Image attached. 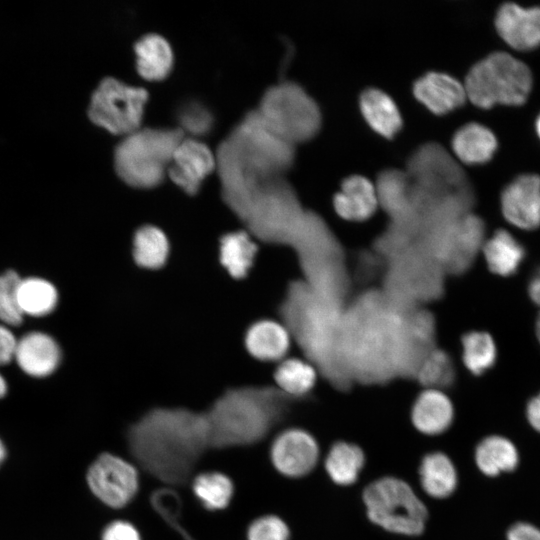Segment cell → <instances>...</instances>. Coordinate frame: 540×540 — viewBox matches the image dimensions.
Wrapping results in <instances>:
<instances>
[{"mask_svg":"<svg viewBox=\"0 0 540 540\" xmlns=\"http://www.w3.org/2000/svg\"><path fill=\"white\" fill-rule=\"evenodd\" d=\"M210 449L205 410L182 405L146 409L124 432L123 457L159 485L187 488Z\"/></svg>","mask_w":540,"mask_h":540,"instance_id":"cell-1","label":"cell"},{"mask_svg":"<svg viewBox=\"0 0 540 540\" xmlns=\"http://www.w3.org/2000/svg\"><path fill=\"white\" fill-rule=\"evenodd\" d=\"M216 171L225 205L239 218L254 191L284 176L295 160V145L272 131L251 110L219 144Z\"/></svg>","mask_w":540,"mask_h":540,"instance_id":"cell-2","label":"cell"},{"mask_svg":"<svg viewBox=\"0 0 540 540\" xmlns=\"http://www.w3.org/2000/svg\"><path fill=\"white\" fill-rule=\"evenodd\" d=\"M293 400L275 386L241 385L225 389L205 413L210 449L246 447L269 441Z\"/></svg>","mask_w":540,"mask_h":540,"instance_id":"cell-3","label":"cell"},{"mask_svg":"<svg viewBox=\"0 0 540 540\" xmlns=\"http://www.w3.org/2000/svg\"><path fill=\"white\" fill-rule=\"evenodd\" d=\"M183 137L177 127H140L124 136L114 150L117 175L134 188L149 189L161 184Z\"/></svg>","mask_w":540,"mask_h":540,"instance_id":"cell-4","label":"cell"},{"mask_svg":"<svg viewBox=\"0 0 540 540\" xmlns=\"http://www.w3.org/2000/svg\"><path fill=\"white\" fill-rule=\"evenodd\" d=\"M361 501L368 521L388 534L417 537L425 530L428 506L404 479L387 475L369 482Z\"/></svg>","mask_w":540,"mask_h":540,"instance_id":"cell-5","label":"cell"},{"mask_svg":"<svg viewBox=\"0 0 540 540\" xmlns=\"http://www.w3.org/2000/svg\"><path fill=\"white\" fill-rule=\"evenodd\" d=\"M532 85L529 67L503 51L493 52L475 63L464 82L467 99L482 109L496 105L521 106L527 101Z\"/></svg>","mask_w":540,"mask_h":540,"instance_id":"cell-6","label":"cell"},{"mask_svg":"<svg viewBox=\"0 0 540 540\" xmlns=\"http://www.w3.org/2000/svg\"><path fill=\"white\" fill-rule=\"evenodd\" d=\"M305 210L292 185L278 176L262 183L238 218L256 240L290 243Z\"/></svg>","mask_w":540,"mask_h":540,"instance_id":"cell-7","label":"cell"},{"mask_svg":"<svg viewBox=\"0 0 540 540\" xmlns=\"http://www.w3.org/2000/svg\"><path fill=\"white\" fill-rule=\"evenodd\" d=\"M255 111L272 131L293 145L312 139L322 124L317 102L290 80L267 88Z\"/></svg>","mask_w":540,"mask_h":540,"instance_id":"cell-8","label":"cell"},{"mask_svg":"<svg viewBox=\"0 0 540 540\" xmlns=\"http://www.w3.org/2000/svg\"><path fill=\"white\" fill-rule=\"evenodd\" d=\"M147 100L143 87L106 77L91 95L88 117L98 127L124 137L142 127Z\"/></svg>","mask_w":540,"mask_h":540,"instance_id":"cell-9","label":"cell"},{"mask_svg":"<svg viewBox=\"0 0 540 540\" xmlns=\"http://www.w3.org/2000/svg\"><path fill=\"white\" fill-rule=\"evenodd\" d=\"M85 483L100 505L120 512L139 492L140 471L128 459L102 451L89 463L85 472Z\"/></svg>","mask_w":540,"mask_h":540,"instance_id":"cell-10","label":"cell"},{"mask_svg":"<svg viewBox=\"0 0 540 540\" xmlns=\"http://www.w3.org/2000/svg\"><path fill=\"white\" fill-rule=\"evenodd\" d=\"M404 171L414 186L435 195L470 185L460 163L437 142L418 146L408 157Z\"/></svg>","mask_w":540,"mask_h":540,"instance_id":"cell-11","label":"cell"},{"mask_svg":"<svg viewBox=\"0 0 540 540\" xmlns=\"http://www.w3.org/2000/svg\"><path fill=\"white\" fill-rule=\"evenodd\" d=\"M268 454L272 467L279 475L288 479H302L318 466L320 445L309 430L289 426L272 436Z\"/></svg>","mask_w":540,"mask_h":540,"instance_id":"cell-12","label":"cell"},{"mask_svg":"<svg viewBox=\"0 0 540 540\" xmlns=\"http://www.w3.org/2000/svg\"><path fill=\"white\" fill-rule=\"evenodd\" d=\"M214 170L215 152L200 139L184 136L174 151L167 176L185 193L193 196Z\"/></svg>","mask_w":540,"mask_h":540,"instance_id":"cell-13","label":"cell"},{"mask_svg":"<svg viewBox=\"0 0 540 540\" xmlns=\"http://www.w3.org/2000/svg\"><path fill=\"white\" fill-rule=\"evenodd\" d=\"M501 211L504 218L517 228L534 230L540 226V176L522 174L502 191Z\"/></svg>","mask_w":540,"mask_h":540,"instance_id":"cell-14","label":"cell"},{"mask_svg":"<svg viewBox=\"0 0 540 540\" xmlns=\"http://www.w3.org/2000/svg\"><path fill=\"white\" fill-rule=\"evenodd\" d=\"M495 28L502 40L517 51L540 47V6L502 4L495 15Z\"/></svg>","mask_w":540,"mask_h":540,"instance_id":"cell-15","label":"cell"},{"mask_svg":"<svg viewBox=\"0 0 540 540\" xmlns=\"http://www.w3.org/2000/svg\"><path fill=\"white\" fill-rule=\"evenodd\" d=\"M455 408L451 398L441 389L424 388L410 409V421L416 432L428 437L439 436L454 422Z\"/></svg>","mask_w":540,"mask_h":540,"instance_id":"cell-16","label":"cell"},{"mask_svg":"<svg viewBox=\"0 0 540 540\" xmlns=\"http://www.w3.org/2000/svg\"><path fill=\"white\" fill-rule=\"evenodd\" d=\"M14 360L25 374L43 378L58 368L61 349L51 335L42 331H30L18 338Z\"/></svg>","mask_w":540,"mask_h":540,"instance_id":"cell-17","label":"cell"},{"mask_svg":"<svg viewBox=\"0 0 540 540\" xmlns=\"http://www.w3.org/2000/svg\"><path fill=\"white\" fill-rule=\"evenodd\" d=\"M413 94L431 112L438 115L462 106L467 99L463 83L449 74L435 71L415 80Z\"/></svg>","mask_w":540,"mask_h":540,"instance_id":"cell-18","label":"cell"},{"mask_svg":"<svg viewBox=\"0 0 540 540\" xmlns=\"http://www.w3.org/2000/svg\"><path fill=\"white\" fill-rule=\"evenodd\" d=\"M378 206L375 185L361 175L346 177L333 197L336 214L346 221H365L373 216Z\"/></svg>","mask_w":540,"mask_h":540,"instance_id":"cell-19","label":"cell"},{"mask_svg":"<svg viewBox=\"0 0 540 540\" xmlns=\"http://www.w3.org/2000/svg\"><path fill=\"white\" fill-rule=\"evenodd\" d=\"M292 335L287 326L273 319H261L246 330L244 344L248 353L257 360L280 362L287 357Z\"/></svg>","mask_w":540,"mask_h":540,"instance_id":"cell-20","label":"cell"},{"mask_svg":"<svg viewBox=\"0 0 540 540\" xmlns=\"http://www.w3.org/2000/svg\"><path fill=\"white\" fill-rule=\"evenodd\" d=\"M378 203L391 214L395 221L419 215L412 197L410 180L404 170L384 169L376 179Z\"/></svg>","mask_w":540,"mask_h":540,"instance_id":"cell-21","label":"cell"},{"mask_svg":"<svg viewBox=\"0 0 540 540\" xmlns=\"http://www.w3.org/2000/svg\"><path fill=\"white\" fill-rule=\"evenodd\" d=\"M421 489L435 500L451 497L458 487V472L451 458L442 451H431L423 455L418 466Z\"/></svg>","mask_w":540,"mask_h":540,"instance_id":"cell-22","label":"cell"},{"mask_svg":"<svg viewBox=\"0 0 540 540\" xmlns=\"http://www.w3.org/2000/svg\"><path fill=\"white\" fill-rule=\"evenodd\" d=\"M138 74L148 81L165 79L174 65V54L169 42L157 33H148L134 44Z\"/></svg>","mask_w":540,"mask_h":540,"instance_id":"cell-23","label":"cell"},{"mask_svg":"<svg viewBox=\"0 0 540 540\" xmlns=\"http://www.w3.org/2000/svg\"><path fill=\"white\" fill-rule=\"evenodd\" d=\"M365 465L366 455L362 447L347 440L332 443L323 462L328 479L342 488L354 485Z\"/></svg>","mask_w":540,"mask_h":540,"instance_id":"cell-24","label":"cell"},{"mask_svg":"<svg viewBox=\"0 0 540 540\" xmlns=\"http://www.w3.org/2000/svg\"><path fill=\"white\" fill-rule=\"evenodd\" d=\"M451 143L459 161L468 165L487 163L498 147L497 138L491 129L477 122L461 126L454 133Z\"/></svg>","mask_w":540,"mask_h":540,"instance_id":"cell-25","label":"cell"},{"mask_svg":"<svg viewBox=\"0 0 540 540\" xmlns=\"http://www.w3.org/2000/svg\"><path fill=\"white\" fill-rule=\"evenodd\" d=\"M359 107L369 126L385 138H393L402 127V117L396 103L378 88L363 90L359 96Z\"/></svg>","mask_w":540,"mask_h":540,"instance_id":"cell-26","label":"cell"},{"mask_svg":"<svg viewBox=\"0 0 540 540\" xmlns=\"http://www.w3.org/2000/svg\"><path fill=\"white\" fill-rule=\"evenodd\" d=\"M254 240L245 229L225 233L219 239V261L232 278H246L253 267L258 252Z\"/></svg>","mask_w":540,"mask_h":540,"instance_id":"cell-27","label":"cell"},{"mask_svg":"<svg viewBox=\"0 0 540 540\" xmlns=\"http://www.w3.org/2000/svg\"><path fill=\"white\" fill-rule=\"evenodd\" d=\"M273 379L275 387L294 400L307 396L315 388L318 372L311 361L286 357L277 363Z\"/></svg>","mask_w":540,"mask_h":540,"instance_id":"cell-28","label":"cell"},{"mask_svg":"<svg viewBox=\"0 0 540 540\" xmlns=\"http://www.w3.org/2000/svg\"><path fill=\"white\" fill-rule=\"evenodd\" d=\"M483 256L489 270L499 276L517 272L525 257L524 247L508 231L500 229L482 245Z\"/></svg>","mask_w":540,"mask_h":540,"instance_id":"cell-29","label":"cell"},{"mask_svg":"<svg viewBox=\"0 0 540 540\" xmlns=\"http://www.w3.org/2000/svg\"><path fill=\"white\" fill-rule=\"evenodd\" d=\"M189 488L200 505L211 512L225 510L234 495V484L230 477L213 470L197 472Z\"/></svg>","mask_w":540,"mask_h":540,"instance_id":"cell-30","label":"cell"},{"mask_svg":"<svg viewBox=\"0 0 540 540\" xmlns=\"http://www.w3.org/2000/svg\"><path fill=\"white\" fill-rule=\"evenodd\" d=\"M474 458L478 469L489 477L512 471L519 462L515 445L499 435L483 438L476 446Z\"/></svg>","mask_w":540,"mask_h":540,"instance_id":"cell-31","label":"cell"},{"mask_svg":"<svg viewBox=\"0 0 540 540\" xmlns=\"http://www.w3.org/2000/svg\"><path fill=\"white\" fill-rule=\"evenodd\" d=\"M58 299L57 288L44 278L31 276L19 281L17 301L23 316H47L55 310Z\"/></svg>","mask_w":540,"mask_h":540,"instance_id":"cell-32","label":"cell"},{"mask_svg":"<svg viewBox=\"0 0 540 540\" xmlns=\"http://www.w3.org/2000/svg\"><path fill=\"white\" fill-rule=\"evenodd\" d=\"M170 244L166 234L157 226L143 225L133 237V259L144 269L162 268L169 257Z\"/></svg>","mask_w":540,"mask_h":540,"instance_id":"cell-33","label":"cell"},{"mask_svg":"<svg viewBox=\"0 0 540 540\" xmlns=\"http://www.w3.org/2000/svg\"><path fill=\"white\" fill-rule=\"evenodd\" d=\"M462 362L473 375L480 376L496 362L497 349L492 336L485 331H470L461 338Z\"/></svg>","mask_w":540,"mask_h":540,"instance_id":"cell-34","label":"cell"},{"mask_svg":"<svg viewBox=\"0 0 540 540\" xmlns=\"http://www.w3.org/2000/svg\"><path fill=\"white\" fill-rule=\"evenodd\" d=\"M177 128L184 136L199 139L211 132L215 117L209 107L196 99L181 103L176 110Z\"/></svg>","mask_w":540,"mask_h":540,"instance_id":"cell-35","label":"cell"},{"mask_svg":"<svg viewBox=\"0 0 540 540\" xmlns=\"http://www.w3.org/2000/svg\"><path fill=\"white\" fill-rule=\"evenodd\" d=\"M21 277L8 270L0 274V322L6 326H18L23 322L17 301V287Z\"/></svg>","mask_w":540,"mask_h":540,"instance_id":"cell-36","label":"cell"},{"mask_svg":"<svg viewBox=\"0 0 540 540\" xmlns=\"http://www.w3.org/2000/svg\"><path fill=\"white\" fill-rule=\"evenodd\" d=\"M288 524L275 514H265L252 520L246 530V540H290Z\"/></svg>","mask_w":540,"mask_h":540,"instance_id":"cell-37","label":"cell"},{"mask_svg":"<svg viewBox=\"0 0 540 540\" xmlns=\"http://www.w3.org/2000/svg\"><path fill=\"white\" fill-rule=\"evenodd\" d=\"M99 540H142L137 527L130 521L114 518L101 529Z\"/></svg>","mask_w":540,"mask_h":540,"instance_id":"cell-38","label":"cell"},{"mask_svg":"<svg viewBox=\"0 0 540 540\" xmlns=\"http://www.w3.org/2000/svg\"><path fill=\"white\" fill-rule=\"evenodd\" d=\"M17 340L9 326L0 323V366L14 360Z\"/></svg>","mask_w":540,"mask_h":540,"instance_id":"cell-39","label":"cell"},{"mask_svg":"<svg viewBox=\"0 0 540 540\" xmlns=\"http://www.w3.org/2000/svg\"><path fill=\"white\" fill-rule=\"evenodd\" d=\"M508 540H540V529L532 524L519 522L510 527Z\"/></svg>","mask_w":540,"mask_h":540,"instance_id":"cell-40","label":"cell"},{"mask_svg":"<svg viewBox=\"0 0 540 540\" xmlns=\"http://www.w3.org/2000/svg\"><path fill=\"white\" fill-rule=\"evenodd\" d=\"M526 415L530 425L540 432V393L528 402Z\"/></svg>","mask_w":540,"mask_h":540,"instance_id":"cell-41","label":"cell"},{"mask_svg":"<svg viewBox=\"0 0 540 540\" xmlns=\"http://www.w3.org/2000/svg\"><path fill=\"white\" fill-rule=\"evenodd\" d=\"M528 294L531 300L540 306V268L532 275L528 284Z\"/></svg>","mask_w":540,"mask_h":540,"instance_id":"cell-42","label":"cell"},{"mask_svg":"<svg viewBox=\"0 0 540 540\" xmlns=\"http://www.w3.org/2000/svg\"><path fill=\"white\" fill-rule=\"evenodd\" d=\"M8 390L7 382L3 375L0 373V399L3 398Z\"/></svg>","mask_w":540,"mask_h":540,"instance_id":"cell-43","label":"cell"},{"mask_svg":"<svg viewBox=\"0 0 540 540\" xmlns=\"http://www.w3.org/2000/svg\"><path fill=\"white\" fill-rule=\"evenodd\" d=\"M7 457V448L3 440L0 438V466L4 463Z\"/></svg>","mask_w":540,"mask_h":540,"instance_id":"cell-44","label":"cell"},{"mask_svg":"<svg viewBox=\"0 0 540 540\" xmlns=\"http://www.w3.org/2000/svg\"><path fill=\"white\" fill-rule=\"evenodd\" d=\"M536 334H537V338L540 342V314L537 318V322H536Z\"/></svg>","mask_w":540,"mask_h":540,"instance_id":"cell-45","label":"cell"},{"mask_svg":"<svg viewBox=\"0 0 540 540\" xmlns=\"http://www.w3.org/2000/svg\"><path fill=\"white\" fill-rule=\"evenodd\" d=\"M535 128H536L537 135L540 138V114L538 115L536 119Z\"/></svg>","mask_w":540,"mask_h":540,"instance_id":"cell-46","label":"cell"}]
</instances>
